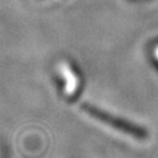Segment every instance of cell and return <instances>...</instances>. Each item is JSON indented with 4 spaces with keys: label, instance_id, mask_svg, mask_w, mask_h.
Returning a JSON list of instances; mask_svg holds the SVG:
<instances>
[{
    "label": "cell",
    "instance_id": "6da1fadb",
    "mask_svg": "<svg viewBox=\"0 0 158 158\" xmlns=\"http://www.w3.org/2000/svg\"><path fill=\"white\" fill-rule=\"evenodd\" d=\"M85 109L87 113L90 114L91 117L98 119L102 123L108 124V127H110L111 129L117 130L118 132H122V134H127V136H129L134 139H137V141L147 139L148 132L147 130L143 129V128H139L136 124H132V123L124 121V119L113 117V115H109V114H106L104 111H101L98 109L91 108L90 106H85Z\"/></svg>",
    "mask_w": 158,
    "mask_h": 158
}]
</instances>
